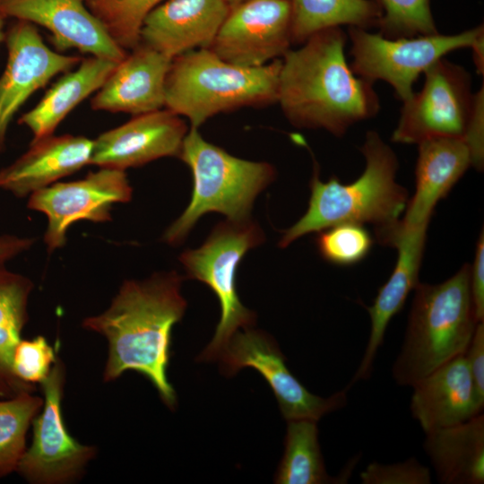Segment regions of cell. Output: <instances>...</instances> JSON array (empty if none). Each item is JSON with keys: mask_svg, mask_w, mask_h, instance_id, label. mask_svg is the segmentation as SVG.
I'll list each match as a JSON object with an SVG mask.
<instances>
[{"mask_svg": "<svg viewBox=\"0 0 484 484\" xmlns=\"http://www.w3.org/2000/svg\"><path fill=\"white\" fill-rule=\"evenodd\" d=\"M182 280L174 271L156 272L143 281L126 280L106 310L82 323L108 341L104 382L136 371L151 381L170 409L176 406L177 395L167 367L172 328L186 308L180 292Z\"/></svg>", "mask_w": 484, "mask_h": 484, "instance_id": "obj_1", "label": "cell"}, {"mask_svg": "<svg viewBox=\"0 0 484 484\" xmlns=\"http://www.w3.org/2000/svg\"><path fill=\"white\" fill-rule=\"evenodd\" d=\"M347 39L341 27L324 29L282 56L277 102L294 126L341 137L379 112L373 83L356 76L347 63Z\"/></svg>", "mask_w": 484, "mask_h": 484, "instance_id": "obj_2", "label": "cell"}, {"mask_svg": "<svg viewBox=\"0 0 484 484\" xmlns=\"http://www.w3.org/2000/svg\"><path fill=\"white\" fill-rule=\"evenodd\" d=\"M360 151L366 167L350 184L341 183L336 177L322 182L315 164L308 208L294 225L283 231L280 247L340 223L371 224L381 244L396 229L409 200L407 190L395 180L398 159L373 130L367 132Z\"/></svg>", "mask_w": 484, "mask_h": 484, "instance_id": "obj_3", "label": "cell"}, {"mask_svg": "<svg viewBox=\"0 0 484 484\" xmlns=\"http://www.w3.org/2000/svg\"><path fill=\"white\" fill-rule=\"evenodd\" d=\"M464 264L438 284L419 283L401 350L392 367L394 382L411 386L449 360L463 355L478 324Z\"/></svg>", "mask_w": 484, "mask_h": 484, "instance_id": "obj_4", "label": "cell"}, {"mask_svg": "<svg viewBox=\"0 0 484 484\" xmlns=\"http://www.w3.org/2000/svg\"><path fill=\"white\" fill-rule=\"evenodd\" d=\"M281 59L245 67L229 63L209 48L172 58L165 83V108L199 128L219 113L277 102Z\"/></svg>", "mask_w": 484, "mask_h": 484, "instance_id": "obj_5", "label": "cell"}, {"mask_svg": "<svg viewBox=\"0 0 484 484\" xmlns=\"http://www.w3.org/2000/svg\"><path fill=\"white\" fill-rule=\"evenodd\" d=\"M178 157L190 168L194 186L186 209L162 237L169 245L180 244L209 212L230 220L249 219L255 199L276 177L270 163L237 158L205 141L198 128L187 132Z\"/></svg>", "mask_w": 484, "mask_h": 484, "instance_id": "obj_6", "label": "cell"}, {"mask_svg": "<svg viewBox=\"0 0 484 484\" xmlns=\"http://www.w3.org/2000/svg\"><path fill=\"white\" fill-rule=\"evenodd\" d=\"M264 235L249 219L219 223L206 241L196 249H188L179 256L186 274L208 285L220 305V319L212 341L199 357L200 360L219 359L230 338L239 328L255 324V314L242 305L237 292V269L246 253L261 245Z\"/></svg>", "mask_w": 484, "mask_h": 484, "instance_id": "obj_7", "label": "cell"}, {"mask_svg": "<svg viewBox=\"0 0 484 484\" xmlns=\"http://www.w3.org/2000/svg\"><path fill=\"white\" fill-rule=\"evenodd\" d=\"M483 25L454 35L435 33L411 38L386 39L380 33L350 27V68L372 83L388 82L402 100L409 99L412 85L421 73L447 53L471 48Z\"/></svg>", "mask_w": 484, "mask_h": 484, "instance_id": "obj_8", "label": "cell"}, {"mask_svg": "<svg viewBox=\"0 0 484 484\" xmlns=\"http://www.w3.org/2000/svg\"><path fill=\"white\" fill-rule=\"evenodd\" d=\"M424 74L422 89L402 101L392 141L419 144L434 138L463 139L475 106L470 73L443 57Z\"/></svg>", "mask_w": 484, "mask_h": 484, "instance_id": "obj_9", "label": "cell"}, {"mask_svg": "<svg viewBox=\"0 0 484 484\" xmlns=\"http://www.w3.org/2000/svg\"><path fill=\"white\" fill-rule=\"evenodd\" d=\"M219 358L221 371L227 376L246 367L258 371L272 388L287 421H318L347 404V386L326 398L307 391L289 370L276 341L261 331L246 328L236 332Z\"/></svg>", "mask_w": 484, "mask_h": 484, "instance_id": "obj_10", "label": "cell"}, {"mask_svg": "<svg viewBox=\"0 0 484 484\" xmlns=\"http://www.w3.org/2000/svg\"><path fill=\"white\" fill-rule=\"evenodd\" d=\"M65 367L56 359L41 383L44 399L33 419V439L16 471L34 484H62L79 477L96 455V448L79 443L68 432L63 414Z\"/></svg>", "mask_w": 484, "mask_h": 484, "instance_id": "obj_11", "label": "cell"}, {"mask_svg": "<svg viewBox=\"0 0 484 484\" xmlns=\"http://www.w3.org/2000/svg\"><path fill=\"white\" fill-rule=\"evenodd\" d=\"M132 194L125 170L99 168L82 179L56 182L31 194L27 205L46 215L44 243L48 251L53 252L65 246L73 223L110 221L113 205L129 202Z\"/></svg>", "mask_w": 484, "mask_h": 484, "instance_id": "obj_12", "label": "cell"}, {"mask_svg": "<svg viewBox=\"0 0 484 484\" xmlns=\"http://www.w3.org/2000/svg\"><path fill=\"white\" fill-rule=\"evenodd\" d=\"M290 0H245L232 7L209 49L245 67L264 65L290 49Z\"/></svg>", "mask_w": 484, "mask_h": 484, "instance_id": "obj_13", "label": "cell"}, {"mask_svg": "<svg viewBox=\"0 0 484 484\" xmlns=\"http://www.w3.org/2000/svg\"><path fill=\"white\" fill-rule=\"evenodd\" d=\"M5 68L0 75V152L5 149L9 125L24 102L54 76L82 60L57 53L46 45L37 27L17 20L5 33Z\"/></svg>", "mask_w": 484, "mask_h": 484, "instance_id": "obj_14", "label": "cell"}, {"mask_svg": "<svg viewBox=\"0 0 484 484\" xmlns=\"http://www.w3.org/2000/svg\"><path fill=\"white\" fill-rule=\"evenodd\" d=\"M187 132L184 120L167 108L136 115L93 140L91 164L125 170L178 156Z\"/></svg>", "mask_w": 484, "mask_h": 484, "instance_id": "obj_15", "label": "cell"}, {"mask_svg": "<svg viewBox=\"0 0 484 484\" xmlns=\"http://www.w3.org/2000/svg\"><path fill=\"white\" fill-rule=\"evenodd\" d=\"M0 14L44 27L58 50L77 49L117 63L127 54L83 0H0Z\"/></svg>", "mask_w": 484, "mask_h": 484, "instance_id": "obj_16", "label": "cell"}, {"mask_svg": "<svg viewBox=\"0 0 484 484\" xmlns=\"http://www.w3.org/2000/svg\"><path fill=\"white\" fill-rule=\"evenodd\" d=\"M229 9L223 0H166L145 16L139 43L170 58L209 48Z\"/></svg>", "mask_w": 484, "mask_h": 484, "instance_id": "obj_17", "label": "cell"}, {"mask_svg": "<svg viewBox=\"0 0 484 484\" xmlns=\"http://www.w3.org/2000/svg\"><path fill=\"white\" fill-rule=\"evenodd\" d=\"M428 227L403 229L397 228L388 236L385 245L395 247L398 258L387 281L378 290L370 307L371 327L369 338L361 361L347 385L370 378L375 359L383 345L391 319L403 307L409 293L419 283V273L423 258Z\"/></svg>", "mask_w": 484, "mask_h": 484, "instance_id": "obj_18", "label": "cell"}, {"mask_svg": "<svg viewBox=\"0 0 484 484\" xmlns=\"http://www.w3.org/2000/svg\"><path fill=\"white\" fill-rule=\"evenodd\" d=\"M172 58L139 43L117 65L91 99L97 111L133 116L165 107V83Z\"/></svg>", "mask_w": 484, "mask_h": 484, "instance_id": "obj_19", "label": "cell"}, {"mask_svg": "<svg viewBox=\"0 0 484 484\" xmlns=\"http://www.w3.org/2000/svg\"><path fill=\"white\" fill-rule=\"evenodd\" d=\"M410 410L424 433L482 413L466 359L458 356L411 385Z\"/></svg>", "mask_w": 484, "mask_h": 484, "instance_id": "obj_20", "label": "cell"}, {"mask_svg": "<svg viewBox=\"0 0 484 484\" xmlns=\"http://www.w3.org/2000/svg\"><path fill=\"white\" fill-rule=\"evenodd\" d=\"M93 140L54 135L31 141L29 149L0 169V189L22 198L91 164Z\"/></svg>", "mask_w": 484, "mask_h": 484, "instance_id": "obj_21", "label": "cell"}, {"mask_svg": "<svg viewBox=\"0 0 484 484\" xmlns=\"http://www.w3.org/2000/svg\"><path fill=\"white\" fill-rule=\"evenodd\" d=\"M418 145L415 193L399 223L403 229L428 227L436 203L472 166L471 151L462 138H434Z\"/></svg>", "mask_w": 484, "mask_h": 484, "instance_id": "obj_22", "label": "cell"}, {"mask_svg": "<svg viewBox=\"0 0 484 484\" xmlns=\"http://www.w3.org/2000/svg\"><path fill=\"white\" fill-rule=\"evenodd\" d=\"M423 449L443 484L484 483V416L425 433Z\"/></svg>", "mask_w": 484, "mask_h": 484, "instance_id": "obj_23", "label": "cell"}, {"mask_svg": "<svg viewBox=\"0 0 484 484\" xmlns=\"http://www.w3.org/2000/svg\"><path fill=\"white\" fill-rule=\"evenodd\" d=\"M118 63L94 56L82 58L75 70L65 73L39 102L20 117L19 124L30 130L32 141L54 134L65 117L103 85Z\"/></svg>", "mask_w": 484, "mask_h": 484, "instance_id": "obj_24", "label": "cell"}, {"mask_svg": "<svg viewBox=\"0 0 484 484\" xmlns=\"http://www.w3.org/2000/svg\"><path fill=\"white\" fill-rule=\"evenodd\" d=\"M33 289L26 276L0 265V397L11 398L23 392H33L35 385L20 381L12 369V356L22 340L21 333L28 320V302Z\"/></svg>", "mask_w": 484, "mask_h": 484, "instance_id": "obj_25", "label": "cell"}, {"mask_svg": "<svg viewBox=\"0 0 484 484\" xmlns=\"http://www.w3.org/2000/svg\"><path fill=\"white\" fill-rule=\"evenodd\" d=\"M315 420L288 421L284 454L277 469L274 482L278 484L346 483L358 461L354 458L339 477H331L325 469L318 442Z\"/></svg>", "mask_w": 484, "mask_h": 484, "instance_id": "obj_26", "label": "cell"}, {"mask_svg": "<svg viewBox=\"0 0 484 484\" xmlns=\"http://www.w3.org/2000/svg\"><path fill=\"white\" fill-rule=\"evenodd\" d=\"M291 40L302 44L322 30L349 25L367 30L379 23L382 10L372 0H290Z\"/></svg>", "mask_w": 484, "mask_h": 484, "instance_id": "obj_27", "label": "cell"}, {"mask_svg": "<svg viewBox=\"0 0 484 484\" xmlns=\"http://www.w3.org/2000/svg\"><path fill=\"white\" fill-rule=\"evenodd\" d=\"M42 405L43 399L31 392L0 401V478L16 471L26 450V433Z\"/></svg>", "mask_w": 484, "mask_h": 484, "instance_id": "obj_28", "label": "cell"}, {"mask_svg": "<svg viewBox=\"0 0 484 484\" xmlns=\"http://www.w3.org/2000/svg\"><path fill=\"white\" fill-rule=\"evenodd\" d=\"M164 0H85L112 39L125 50L140 42L145 16Z\"/></svg>", "mask_w": 484, "mask_h": 484, "instance_id": "obj_29", "label": "cell"}, {"mask_svg": "<svg viewBox=\"0 0 484 484\" xmlns=\"http://www.w3.org/2000/svg\"><path fill=\"white\" fill-rule=\"evenodd\" d=\"M379 33L386 39L437 33L429 0H378Z\"/></svg>", "mask_w": 484, "mask_h": 484, "instance_id": "obj_30", "label": "cell"}, {"mask_svg": "<svg viewBox=\"0 0 484 484\" xmlns=\"http://www.w3.org/2000/svg\"><path fill=\"white\" fill-rule=\"evenodd\" d=\"M316 246L327 262L352 265L362 261L369 253L373 238L362 224L340 223L319 231Z\"/></svg>", "mask_w": 484, "mask_h": 484, "instance_id": "obj_31", "label": "cell"}, {"mask_svg": "<svg viewBox=\"0 0 484 484\" xmlns=\"http://www.w3.org/2000/svg\"><path fill=\"white\" fill-rule=\"evenodd\" d=\"M56 360L55 350L43 336L21 340L12 356V369L22 382L35 385L48 376Z\"/></svg>", "mask_w": 484, "mask_h": 484, "instance_id": "obj_32", "label": "cell"}, {"mask_svg": "<svg viewBox=\"0 0 484 484\" xmlns=\"http://www.w3.org/2000/svg\"><path fill=\"white\" fill-rule=\"evenodd\" d=\"M363 484H430L429 468L416 458L404 462L384 464L376 462L369 463L359 475Z\"/></svg>", "mask_w": 484, "mask_h": 484, "instance_id": "obj_33", "label": "cell"}, {"mask_svg": "<svg viewBox=\"0 0 484 484\" xmlns=\"http://www.w3.org/2000/svg\"><path fill=\"white\" fill-rule=\"evenodd\" d=\"M483 86L475 93V106L463 140L469 146L472 166L482 170L484 164V95Z\"/></svg>", "mask_w": 484, "mask_h": 484, "instance_id": "obj_34", "label": "cell"}, {"mask_svg": "<svg viewBox=\"0 0 484 484\" xmlns=\"http://www.w3.org/2000/svg\"><path fill=\"white\" fill-rule=\"evenodd\" d=\"M478 397L484 404V322L478 323L463 354Z\"/></svg>", "mask_w": 484, "mask_h": 484, "instance_id": "obj_35", "label": "cell"}, {"mask_svg": "<svg viewBox=\"0 0 484 484\" xmlns=\"http://www.w3.org/2000/svg\"><path fill=\"white\" fill-rule=\"evenodd\" d=\"M470 289L475 317L484 322V234L481 230L476 245L473 264L471 265Z\"/></svg>", "mask_w": 484, "mask_h": 484, "instance_id": "obj_36", "label": "cell"}, {"mask_svg": "<svg viewBox=\"0 0 484 484\" xmlns=\"http://www.w3.org/2000/svg\"><path fill=\"white\" fill-rule=\"evenodd\" d=\"M34 242L31 238L0 233V265L28 251Z\"/></svg>", "mask_w": 484, "mask_h": 484, "instance_id": "obj_37", "label": "cell"}, {"mask_svg": "<svg viewBox=\"0 0 484 484\" xmlns=\"http://www.w3.org/2000/svg\"><path fill=\"white\" fill-rule=\"evenodd\" d=\"M472 49L473 62L476 66V71L479 74L483 75L484 73V30L481 31L474 42L471 46Z\"/></svg>", "mask_w": 484, "mask_h": 484, "instance_id": "obj_38", "label": "cell"}, {"mask_svg": "<svg viewBox=\"0 0 484 484\" xmlns=\"http://www.w3.org/2000/svg\"><path fill=\"white\" fill-rule=\"evenodd\" d=\"M5 17L0 14V44L4 41L5 39V33L4 30V24H5Z\"/></svg>", "mask_w": 484, "mask_h": 484, "instance_id": "obj_39", "label": "cell"}, {"mask_svg": "<svg viewBox=\"0 0 484 484\" xmlns=\"http://www.w3.org/2000/svg\"><path fill=\"white\" fill-rule=\"evenodd\" d=\"M228 5H229L230 7L245 1V0H223Z\"/></svg>", "mask_w": 484, "mask_h": 484, "instance_id": "obj_40", "label": "cell"}]
</instances>
